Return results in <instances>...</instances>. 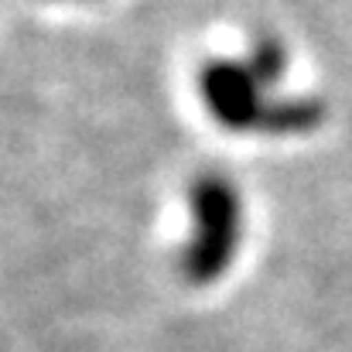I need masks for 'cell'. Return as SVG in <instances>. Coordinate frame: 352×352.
<instances>
[{"label": "cell", "mask_w": 352, "mask_h": 352, "mask_svg": "<svg viewBox=\"0 0 352 352\" xmlns=\"http://www.w3.org/2000/svg\"><path fill=\"white\" fill-rule=\"evenodd\" d=\"M188 239L182 246V274L195 287H209L230 274L243 246V195L230 175L202 171L192 178Z\"/></svg>", "instance_id": "1"}, {"label": "cell", "mask_w": 352, "mask_h": 352, "mask_svg": "<svg viewBox=\"0 0 352 352\" xmlns=\"http://www.w3.org/2000/svg\"><path fill=\"white\" fill-rule=\"evenodd\" d=\"M329 117V107L318 96H274L267 120H263V133L270 137H305L315 133Z\"/></svg>", "instance_id": "3"}, {"label": "cell", "mask_w": 352, "mask_h": 352, "mask_svg": "<svg viewBox=\"0 0 352 352\" xmlns=\"http://www.w3.org/2000/svg\"><path fill=\"white\" fill-rule=\"evenodd\" d=\"M270 86L256 76L246 55L239 58H209L199 69V96L209 120L226 133H263L270 110Z\"/></svg>", "instance_id": "2"}, {"label": "cell", "mask_w": 352, "mask_h": 352, "mask_svg": "<svg viewBox=\"0 0 352 352\" xmlns=\"http://www.w3.org/2000/svg\"><path fill=\"white\" fill-rule=\"evenodd\" d=\"M246 58H250V65L256 69V76L277 93V86H280V79H284V72H287V48L280 45V38H274V34L253 38Z\"/></svg>", "instance_id": "4"}]
</instances>
